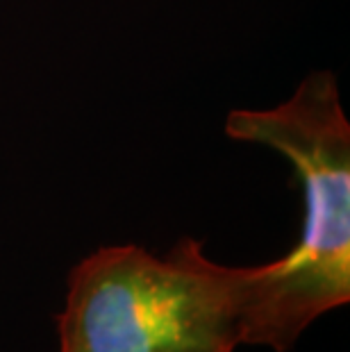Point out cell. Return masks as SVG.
<instances>
[{"mask_svg":"<svg viewBox=\"0 0 350 352\" xmlns=\"http://www.w3.org/2000/svg\"><path fill=\"white\" fill-rule=\"evenodd\" d=\"M226 134L280 153L303 184L300 241L287 257L248 268L241 318L245 346L287 352L350 300V123L337 78L314 71L275 107L232 109Z\"/></svg>","mask_w":350,"mask_h":352,"instance_id":"6da1fadb","label":"cell"},{"mask_svg":"<svg viewBox=\"0 0 350 352\" xmlns=\"http://www.w3.org/2000/svg\"><path fill=\"white\" fill-rule=\"evenodd\" d=\"M248 268L223 266L196 239L166 257L109 245L69 273L59 352H234Z\"/></svg>","mask_w":350,"mask_h":352,"instance_id":"7a4b0ae2","label":"cell"}]
</instances>
